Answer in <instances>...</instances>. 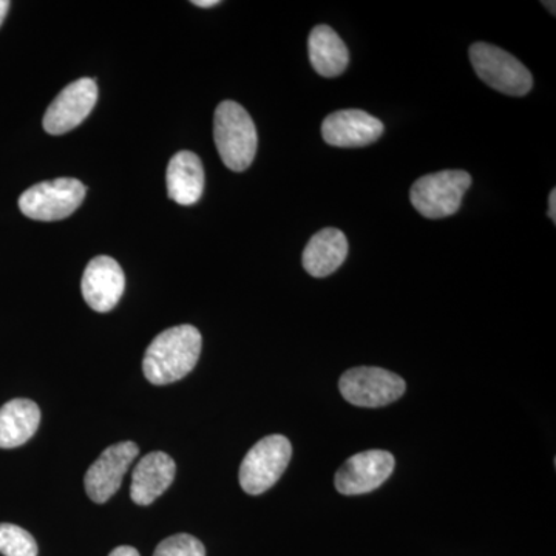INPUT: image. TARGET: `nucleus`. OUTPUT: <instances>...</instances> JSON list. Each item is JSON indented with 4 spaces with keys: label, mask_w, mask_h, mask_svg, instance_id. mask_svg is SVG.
<instances>
[{
    "label": "nucleus",
    "mask_w": 556,
    "mask_h": 556,
    "mask_svg": "<svg viewBox=\"0 0 556 556\" xmlns=\"http://www.w3.org/2000/svg\"><path fill=\"white\" fill-rule=\"evenodd\" d=\"M470 186L471 177L467 172H437L417 179L409 190V200L422 217L447 218L459 211Z\"/></svg>",
    "instance_id": "nucleus-3"
},
{
    "label": "nucleus",
    "mask_w": 556,
    "mask_h": 556,
    "mask_svg": "<svg viewBox=\"0 0 556 556\" xmlns=\"http://www.w3.org/2000/svg\"><path fill=\"white\" fill-rule=\"evenodd\" d=\"M40 409L28 399H14L0 408V448H16L38 431Z\"/></svg>",
    "instance_id": "nucleus-16"
},
{
    "label": "nucleus",
    "mask_w": 556,
    "mask_h": 556,
    "mask_svg": "<svg viewBox=\"0 0 556 556\" xmlns=\"http://www.w3.org/2000/svg\"><path fill=\"white\" fill-rule=\"evenodd\" d=\"M86 192V186L79 179H50L25 190L20 199V207L25 217L38 222H58L70 217L80 206Z\"/></svg>",
    "instance_id": "nucleus-6"
},
{
    "label": "nucleus",
    "mask_w": 556,
    "mask_h": 556,
    "mask_svg": "<svg viewBox=\"0 0 556 556\" xmlns=\"http://www.w3.org/2000/svg\"><path fill=\"white\" fill-rule=\"evenodd\" d=\"M97 101L98 87L94 79L75 80L47 109L43 129L50 135H64L76 129L90 115Z\"/></svg>",
    "instance_id": "nucleus-10"
},
{
    "label": "nucleus",
    "mask_w": 556,
    "mask_h": 556,
    "mask_svg": "<svg viewBox=\"0 0 556 556\" xmlns=\"http://www.w3.org/2000/svg\"><path fill=\"white\" fill-rule=\"evenodd\" d=\"M468 56L479 78L500 93L526 97L532 90V73L506 50L492 43L477 42L468 50Z\"/></svg>",
    "instance_id": "nucleus-4"
},
{
    "label": "nucleus",
    "mask_w": 556,
    "mask_h": 556,
    "mask_svg": "<svg viewBox=\"0 0 556 556\" xmlns=\"http://www.w3.org/2000/svg\"><path fill=\"white\" fill-rule=\"evenodd\" d=\"M383 134V124L364 110H339L321 124V137L334 148H365L378 141Z\"/></svg>",
    "instance_id": "nucleus-11"
},
{
    "label": "nucleus",
    "mask_w": 556,
    "mask_h": 556,
    "mask_svg": "<svg viewBox=\"0 0 556 556\" xmlns=\"http://www.w3.org/2000/svg\"><path fill=\"white\" fill-rule=\"evenodd\" d=\"M11 3L9 0H0V25L5 21L7 13H9Z\"/></svg>",
    "instance_id": "nucleus-23"
},
{
    "label": "nucleus",
    "mask_w": 556,
    "mask_h": 556,
    "mask_svg": "<svg viewBox=\"0 0 556 556\" xmlns=\"http://www.w3.org/2000/svg\"><path fill=\"white\" fill-rule=\"evenodd\" d=\"M177 464L163 452L149 453L139 459L131 477L130 497L138 506L155 503L174 482Z\"/></svg>",
    "instance_id": "nucleus-13"
},
{
    "label": "nucleus",
    "mask_w": 556,
    "mask_h": 556,
    "mask_svg": "<svg viewBox=\"0 0 556 556\" xmlns=\"http://www.w3.org/2000/svg\"><path fill=\"white\" fill-rule=\"evenodd\" d=\"M80 288L91 309L109 313L123 298L126 277L115 258L100 255L87 265Z\"/></svg>",
    "instance_id": "nucleus-12"
},
{
    "label": "nucleus",
    "mask_w": 556,
    "mask_h": 556,
    "mask_svg": "<svg viewBox=\"0 0 556 556\" xmlns=\"http://www.w3.org/2000/svg\"><path fill=\"white\" fill-rule=\"evenodd\" d=\"M193 5L200 7V9H212V7L218 5V0H193Z\"/></svg>",
    "instance_id": "nucleus-22"
},
{
    "label": "nucleus",
    "mask_w": 556,
    "mask_h": 556,
    "mask_svg": "<svg viewBox=\"0 0 556 556\" xmlns=\"http://www.w3.org/2000/svg\"><path fill=\"white\" fill-rule=\"evenodd\" d=\"M0 554L38 556V544L27 530L14 525H0Z\"/></svg>",
    "instance_id": "nucleus-18"
},
{
    "label": "nucleus",
    "mask_w": 556,
    "mask_h": 556,
    "mask_svg": "<svg viewBox=\"0 0 556 556\" xmlns=\"http://www.w3.org/2000/svg\"><path fill=\"white\" fill-rule=\"evenodd\" d=\"M292 445L281 434L263 438L244 456L240 467V485L249 495H262L276 485L288 468Z\"/></svg>",
    "instance_id": "nucleus-5"
},
{
    "label": "nucleus",
    "mask_w": 556,
    "mask_h": 556,
    "mask_svg": "<svg viewBox=\"0 0 556 556\" xmlns=\"http://www.w3.org/2000/svg\"><path fill=\"white\" fill-rule=\"evenodd\" d=\"M109 556H139V552L135 547L121 546L116 547L115 551H112V554Z\"/></svg>",
    "instance_id": "nucleus-20"
},
{
    "label": "nucleus",
    "mask_w": 556,
    "mask_h": 556,
    "mask_svg": "<svg viewBox=\"0 0 556 556\" xmlns=\"http://www.w3.org/2000/svg\"><path fill=\"white\" fill-rule=\"evenodd\" d=\"M138 455L139 447L131 441L119 442V444L104 450L101 456L91 464L86 479H84L90 500L97 504L108 503L110 497L118 492L124 475L127 473Z\"/></svg>",
    "instance_id": "nucleus-8"
},
{
    "label": "nucleus",
    "mask_w": 556,
    "mask_h": 556,
    "mask_svg": "<svg viewBox=\"0 0 556 556\" xmlns=\"http://www.w3.org/2000/svg\"><path fill=\"white\" fill-rule=\"evenodd\" d=\"M396 460L390 452L368 450L346 460L336 473V489L342 495H364L379 489L393 473Z\"/></svg>",
    "instance_id": "nucleus-9"
},
{
    "label": "nucleus",
    "mask_w": 556,
    "mask_h": 556,
    "mask_svg": "<svg viewBox=\"0 0 556 556\" xmlns=\"http://www.w3.org/2000/svg\"><path fill=\"white\" fill-rule=\"evenodd\" d=\"M340 393L356 407L378 408L404 396L407 386L401 376L376 367L348 369L339 380Z\"/></svg>",
    "instance_id": "nucleus-7"
},
{
    "label": "nucleus",
    "mask_w": 556,
    "mask_h": 556,
    "mask_svg": "<svg viewBox=\"0 0 556 556\" xmlns=\"http://www.w3.org/2000/svg\"><path fill=\"white\" fill-rule=\"evenodd\" d=\"M166 181L167 193L175 203L181 206L195 204L204 190V169L199 155L188 150L178 152L167 167Z\"/></svg>",
    "instance_id": "nucleus-15"
},
{
    "label": "nucleus",
    "mask_w": 556,
    "mask_h": 556,
    "mask_svg": "<svg viewBox=\"0 0 556 556\" xmlns=\"http://www.w3.org/2000/svg\"><path fill=\"white\" fill-rule=\"evenodd\" d=\"M215 146L223 163L233 172L251 166L257 153V130L247 110L233 101H223L215 110Z\"/></svg>",
    "instance_id": "nucleus-2"
},
{
    "label": "nucleus",
    "mask_w": 556,
    "mask_h": 556,
    "mask_svg": "<svg viewBox=\"0 0 556 556\" xmlns=\"http://www.w3.org/2000/svg\"><path fill=\"white\" fill-rule=\"evenodd\" d=\"M153 556H206V548L195 536L178 533L161 541Z\"/></svg>",
    "instance_id": "nucleus-19"
},
{
    "label": "nucleus",
    "mask_w": 556,
    "mask_h": 556,
    "mask_svg": "<svg viewBox=\"0 0 556 556\" xmlns=\"http://www.w3.org/2000/svg\"><path fill=\"white\" fill-rule=\"evenodd\" d=\"M348 255V240L342 230L325 228L318 230L303 251V268L309 276H331L343 265Z\"/></svg>",
    "instance_id": "nucleus-14"
},
{
    "label": "nucleus",
    "mask_w": 556,
    "mask_h": 556,
    "mask_svg": "<svg viewBox=\"0 0 556 556\" xmlns=\"http://www.w3.org/2000/svg\"><path fill=\"white\" fill-rule=\"evenodd\" d=\"M309 61L318 75L336 78L345 72L350 64V51L338 33L328 25H317L308 39Z\"/></svg>",
    "instance_id": "nucleus-17"
},
{
    "label": "nucleus",
    "mask_w": 556,
    "mask_h": 556,
    "mask_svg": "<svg viewBox=\"0 0 556 556\" xmlns=\"http://www.w3.org/2000/svg\"><path fill=\"white\" fill-rule=\"evenodd\" d=\"M548 217L552 222L556 223V190H552L551 197H548Z\"/></svg>",
    "instance_id": "nucleus-21"
},
{
    "label": "nucleus",
    "mask_w": 556,
    "mask_h": 556,
    "mask_svg": "<svg viewBox=\"0 0 556 556\" xmlns=\"http://www.w3.org/2000/svg\"><path fill=\"white\" fill-rule=\"evenodd\" d=\"M203 339L192 325H179L161 332L150 343L142 361L146 379L153 386H169L195 368Z\"/></svg>",
    "instance_id": "nucleus-1"
}]
</instances>
